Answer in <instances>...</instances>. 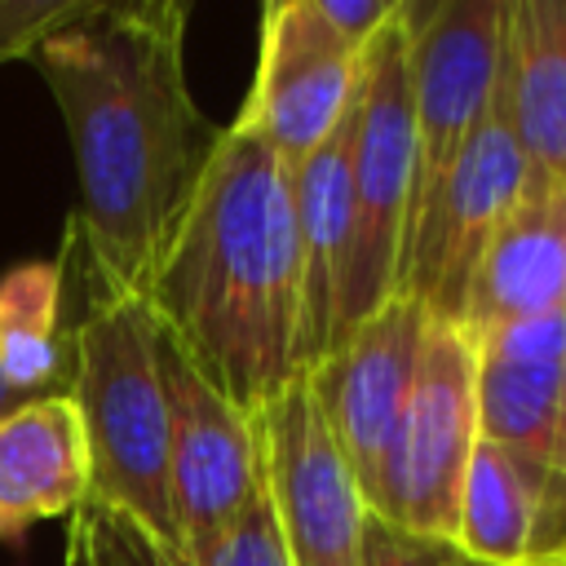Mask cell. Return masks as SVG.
I'll return each mask as SVG.
<instances>
[{
    "label": "cell",
    "instance_id": "cell-1",
    "mask_svg": "<svg viewBox=\"0 0 566 566\" xmlns=\"http://www.w3.org/2000/svg\"><path fill=\"white\" fill-rule=\"evenodd\" d=\"M186 18L181 0H80L31 57L75 155L71 226L137 296L221 137L186 84Z\"/></svg>",
    "mask_w": 566,
    "mask_h": 566
},
{
    "label": "cell",
    "instance_id": "cell-2",
    "mask_svg": "<svg viewBox=\"0 0 566 566\" xmlns=\"http://www.w3.org/2000/svg\"><path fill=\"white\" fill-rule=\"evenodd\" d=\"M146 305L248 416L305 371L292 164L279 150L221 128Z\"/></svg>",
    "mask_w": 566,
    "mask_h": 566
},
{
    "label": "cell",
    "instance_id": "cell-3",
    "mask_svg": "<svg viewBox=\"0 0 566 566\" xmlns=\"http://www.w3.org/2000/svg\"><path fill=\"white\" fill-rule=\"evenodd\" d=\"M66 270L71 402L88 442V500L137 531L155 553L181 557L168 482V402L155 363V314L146 296L115 283L84 234L66 221L57 252Z\"/></svg>",
    "mask_w": 566,
    "mask_h": 566
},
{
    "label": "cell",
    "instance_id": "cell-4",
    "mask_svg": "<svg viewBox=\"0 0 566 566\" xmlns=\"http://www.w3.org/2000/svg\"><path fill=\"white\" fill-rule=\"evenodd\" d=\"M411 177V22L402 0L389 27L363 53L349 106V270L340 336L402 292Z\"/></svg>",
    "mask_w": 566,
    "mask_h": 566
},
{
    "label": "cell",
    "instance_id": "cell-5",
    "mask_svg": "<svg viewBox=\"0 0 566 566\" xmlns=\"http://www.w3.org/2000/svg\"><path fill=\"white\" fill-rule=\"evenodd\" d=\"M478 447L473 340L464 323L429 314L420 371L385 447L367 509L402 531L455 539L460 486Z\"/></svg>",
    "mask_w": 566,
    "mask_h": 566
},
{
    "label": "cell",
    "instance_id": "cell-6",
    "mask_svg": "<svg viewBox=\"0 0 566 566\" xmlns=\"http://www.w3.org/2000/svg\"><path fill=\"white\" fill-rule=\"evenodd\" d=\"M411 22V226H424L451 164L464 142L482 124L495 75H500V22L504 0H442V4H407ZM407 270V261H402Z\"/></svg>",
    "mask_w": 566,
    "mask_h": 566
},
{
    "label": "cell",
    "instance_id": "cell-7",
    "mask_svg": "<svg viewBox=\"0 0 566 566\" xmlns=\"http://www.w3.org/2000/svg\"><path fill=\"white\" fill-rule=\"evenodd\" d=\"M261 491L292 566H358L367 495L340 455L305 371L252 411Z\"/></svg>",
    "mask_w": 566,
    "mask_h": 566
},
{
    "label": "cell",
    "instance_id": "cell-8",
    "mask_svg": "<svg viewBox=\"0 0 566 566\" xmlns=\"http://www.w3.org/2000/svg\"><path fill=\"white\" fill-rule=\"evenodd\" d=\"M155 363L168 402V482L181 557L230 526L261 491L252 416L239 411L155 318Z\"/></svg>",
    "mask_w": 566,
    "mask_h": 566
},
{
    "label": "cell",
    "instance_id": "cell-9",
    "mask_svg": "<svg viewBox=\"0 0 566 566\" xmlns=\"http://www.w3.org/2000/svg\"><path fill=\"white\" fill-rule=\"evenodd\" d=\"M522 195H526V164L513 137L509 111L500 102V75H495V93H491L482 124L464 142L424 226L411 239L402 292L416 296L433 318L460 323L473 270L495 226L522 203Z\"/></svg>",
    "mask_w": 566,
    "mask_h": 566
},
{
    "label": "cell",
    "instance_id": "cell-10",
    "mask_svg": "<svg viewBox=\"0 0 566 566\" xmlns=\"http://www.w3.org/2000/svg\"><path fill=\"white\" fill-rule=\"evenodd\" d=\"M358 66L363 53L327 27L318 0H274L261 9L256 75L234 128L261 137L287 164H301L345 119Z\"/></svg>",
    "mask_w": 566,
    "mask_h": 566
},
{
    "label": "cell",
    "instance_id": "cell-11",
    "mask_svg": "<svg viewBox=\"0 0 566 566\" xmlns=\"http://www.w3.org/2000/svg\"><path fill=\"white\" fill-rule=\"evenodd\" d=\"M424 327H429V310L416 296L398 292L358 327H349L340 345L305 371L310 394L340 455L349 460L363 495H371L385 447L411 398Z\"/></svg>",
    "mask_w": 566,
    "mask_h": 566
},
{
    "label": "cell",
    "instance_id": "cell-12",
    "mask_svg": "<svg viewBox=\"0 0 566 566\" xmlns=\"http://www.w3.org/2000/svg\"><path fill=\"white\" fill-rule=\"evenodd\" d=\"M473 340V398L478 438L509 451L544 482H553L557 411H562V345L566 310L469 332Z\"/></svg>",
    "mask_w": 566,
    "mask_h": 566
},
{
    "label": "cell",
    "instance_id": "cell-13",
    "mask_svg": "<svg viewBox=\"0 0 566 566\" xmlns=\"http://www.w3.org/2000/svg\"><path fill=\"white\" fill-rule=\"evenodd\" d=\"M500 102L526 164V190L566 186V0H504Z\"/></svg>",
    "mask_w": 566,
    "mask_h": 566
},
{
    "label": "cell",
    "instance_id": "cell-14",
    "mask_svg": "<svg viewBox=\"0 0 566 566\" xmlns=\"http://www.w3.org/2000/svg\"><path fill=\"white\" fill-rule=\"evenodd\" d=\"M292 212L301 270V367L310 371L340 336L349 270V111L318 150L292 164Z\"/></svg>",
    "mask_w": 566,
    "mask_h": 566
},
{
    "label": "cell",
    "instance_id": "cell-15",
    "mask_svg": "<svg viewBox=\"0 0 566 566\" xmlns=\"http://www.w3.org/2000/svg\"><path fill=\"white\" fill-rule=\"evenodd\" d=\"M566 310V186L526 190L495 226L464 301V332Z\"/></svg>",
    "mask_w": 566,
    "mask_h": 566
},
{
    "label": "cell",
    "instance_id": "cell-16",
    "mask_svg": "<svg viewBox=\"0 0 566 566\" xmlns=\"http://www.w3.org/2000/svg\"><path fill=\"white\" fill-rule=\"evenodd\" d=\"M88 442L71 394L31 398L0 420V526L22 539L35 522L84 509Z\"/></svg>",
    "mask_w": 566,
    "mask_h": 566
},
{
    "label": "cell",
    "instance_id": "cell-17",
    "mask_svg": "<svg viewBox=\"0 0 566 566\" xmlns=\"http://www.w3.org/2000/svg\"><path fill=\"white\" fill-rule=\"evenodd\" d=\"M0 376L22 402L66 394L71 332L62 261H27L0 279Z\"/></svg>",
    "mask_w": 566,
    "mask_h": 566
},
{
    "label": "cell",
    "instance_id": "cell-18",
    "mask_svg": "<svg viewBox=\"0 0 566 566\" xmlns=\"http://www.w3.org/2000/svg\"><path fill=\"white\" fill-rule=\"evenodd\" d=\"M539 539H544V482L509 451L478 438L460 486L455 544L482 566H517L539 553Z\"/></svg>",
    "mask_w": 566,
    "mask_h": 566
},
{
    "label": "cell",
    "instance_id": "cell-19",
    "mask_svg": "<svg viewBox=\"0 0 566 566\" xmlns=\"http://www.w3.org/2000/svg\"><path fill=\"white\" fill-rule=\"evenodd\" d=\"M177 566H292L265 491H256L252 504L230 526H221L212 539L195 544Z\"/></svg>",
    "mask_w": 566,
    "mask_h": 566
},
{
    "label": "cell",
    "instance_id": "cell-20",
    "mask_svg": "<svg viewBox=\"0 0 566 566\" xmlns=\"http://www.w3.org/2000/svg\"><path fill=\"white\" fill-rule=\"evenodd\" d=\"M358 566H482V562H473L455 539L402 531V526H394V522H385L367 509L363 562Z\"/></svg>",
    "mask_w": 566,
    "mask_h": 566
},
{
    "label": "cell",
    "instance_id": "cell-21",
    "mask_svg": "<svg viewBox=\"0 0 566 566\" xmlns=\"http://www.w3.org/2000/svg\"><path fill=\"white\" fill-rule=\"evenodd\" d=\"M80 9V0H0V66L35 57V49Z\"/></svg>",
    "mask_w": 566,
    "mask_h": 566
},
{
    "label": "cell",
    "instance_id": "cell-22",
    "mask_svg": "<svg viewBox=\"0 0 566 566\" xmlns=\"http://www.w3.org/2000/svg\"><path fill=\"white\" fill-rule=\"evenodd\" d=\"M566 548V345H562V411H557V455H553V482L544 504V539L539 553Z\"/></svg>",
    "mask_w": 566,
    "mask_h": 566
},
{
    "label": "cell",
    "instance_id": "cell-23",
    "mask_svg": "<svg viewBox=\"0 0 566 566\" xmlns=\"http://www.w3.org/2000/svg\"><path fill=\"white\" fill-rule=\"evenodd\" d=\"M133 544H137V557H142V566H177L181 557H168V553H155L137 531H133Z\"/></svg>",
    "mask_w": 566,
    "mask_h": 566
},
{
    "label": "cell",
    "instance_id": "cell-24",
    "mask_svg": "<svg viewBox=\"0 0 566 566\" xmlns=\"http://www.w3.org/2000/svg\"><path fill=\"white\" fill-rule=\"evenodd\" d=\"M517 566H566V548H548V553H535V557H526V562H517Z\"/></svg>",
    "mask_w": 566,
    "mask_h": 566
},
{
    "label": "cell",
    "instance_id": "cell-25",
    "mask_svg": "<svg viewBox=\"0 0 566 566\" xmlns=\"http://www.w3.org/2000/svg\"><path fill=\"white\" fill-rule=\"evenodd\" d=\"M13 407H22V398H18V394H13L9 385H4V376H0V420H4V416H9Z\"/></svg>",
    "mask_w": 566,
    "mask_h": 566
},
{
    "label": "cell",
    "instance_id": "cell-26",
    "mask_svg": "<svg viewBox=\"0 0 566 566\" xmlns=\"http://www.w3.org/2000/svg\"><path fill=\"white\" fill-rule=\"evenodd\" d=\"M0 539H9V535H4V526H0Z\"/></svg>",
    "mask_w": 566,
    "mask_h": 566
}]
</instances>
